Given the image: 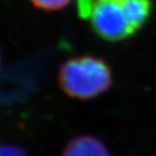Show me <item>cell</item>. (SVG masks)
I'll return each mask as SVG.
<instances>
[{
  "label": "cell",
  "mask_w": 156,
  "mask_h": 156,
  "mask_svg": "<svg viewBox=\"0 0 156 156\" xmlns=\"http://www.w3.org/2000/svg\"><path fill=\"white\" fill-rule=\"evenodd\" d=\"M59 85L68 96L90 99L110 88L112 72L104 60L92 56H82L67 60L58 76Z\"/></svg>",
  "instance_id": "obj_1"
},
{
  "label": "cell",
  "mask_w": 156,
  "mask_h": 156,
  "mask_svg": "<svg viewBox=\"0 0 156 156\" xmlns=\"http://www.w3.org/2000/svg\"><path fill=\"white\" fill-rule=\"evenodd\" d=\"M93 30L107 41H121L136 33L125 0H94L90 11Z\"/></svg>",
  "instance_id": "obj_2"
},
{
  "label": "cell",
  "mask_w": 156,
  "mask_h": 156,
  "mask_svg": "<svg viewBox=\"0 0 156 156\" xmlns=\"http://www.w3.org/2000/svg\"><path fill=\"white\" fill-rule=\"evenodd\" d=\"M61 156H110V154L98 139L91 136H79L68 142Z\"/></svg>",
  "instance_id": "obj_3"
},
{
  "label": "cell",
  "mask_w": 156,
  "mask_h": 156,
  "mask_svg": "<svg viewBox=\"0 0 156 156\" xmlns=\"http://www.w3.org/2000/svg\"><path fill=\"white\" fill-rule=\"evenodd\" d=\"M72 0H30V2L38 8L53 11L62 9L69 4Z\"/></svg>",
  "instance_id": "obj_4"
},
{
  "label": "cell",
  "mask_w": 156,
  "mask_h": 156,
  "mask_svg": "<svg viewBox=\"0 0 156 156\" xmlns=\"http://www.w3.org/2000/svg\"><path fill=\"white\" fill-rule=\"evenodd\" d=\"M93 0H78V9L81 16L88 17L91 11Z\"/></svg>",
  "instance_id": "obj_5"
}]
</instances>
